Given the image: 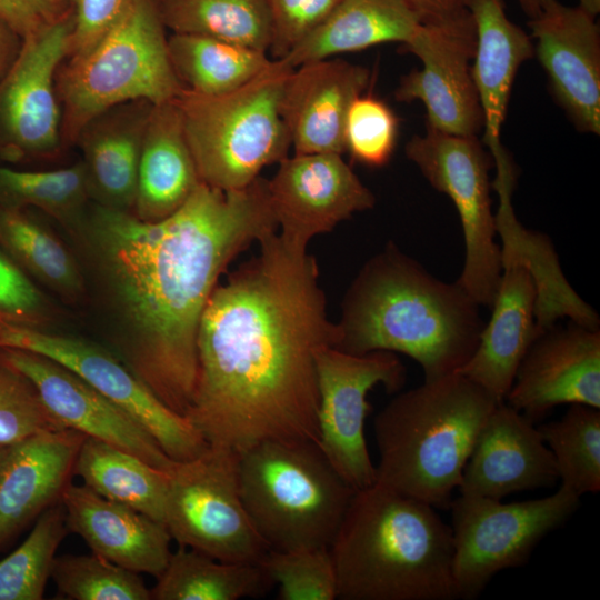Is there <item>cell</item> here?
<instances>
[{"label": "cell", "instance_id": "cell-25", "mask_svg": "<svg viewBox=\"0 0 600 600\" xmlns=\"http://www.w3.org/2000/svg\"><path fill=\"white\" fill-rule=\"evenodd\" d=\"M536 306L537 288L529 270L503 268L491 317L474 352L458 371L499 402L504 401L521 360L539 334Z\"/></svg>", "mask_w": 600, "mask_h": 600}, {"label": "cell", "instance_id": "cell-17", "mask_svg": "<svg viewBox=\"0 0 600 600\" xmlns=\"http://www.w3.org/2000/svg\"><path fill=\"white\" fill-rule=\"evenodd\" d=\"M504 402L533 422L560 404L600 409V329L569 320L542 330L521 360Z\"/></svg>", "mask_w": 600, "mask_h": 600}, {"label": "cell", "instance_id": "cell-2", "mask_svg": "<svg viewBox=\"0 0 600 600\" xmlns=\"http://www.w3.org/2000/svg\"><path fill=\"white\" fill-rule=\"evenodd\" d=\"M259 244L204 308L186 414L208 444L238 452L269 439L318 443L316 352L337 340L316 259L278 232Z\"/></svg>", "mask_w": 600, "mask_h": 600}, {"label": "cell", "instance_id": "cell-6", "mask_svg": "<svg viewBox=\"0 0 600 600\" xmlns=\"http://www.w3.org/2000/svg\"><path fill=\"white\" fill-rule=\"evenodd\" d=\"M246 510L272 550L329 548L353 490L317 442L269 439L239 452Z\"/></svg>", "mask_w": 600, "mask_h": 600}, {"label": "cell", "instance_id": "cell-3", "mask_svg": "<svg viewBox=\"0 0 600 600\" xmlns=\"http://www.w3.org/2000/svg\"><path fill=\"white\" fill-rule=\"evenodd\" d=\"M479 304L389 241L361 267L342 302L333 348L351 354L403 353L424 381L458 372L484 326Z\"/></svg>", "mask_w": 600, "mask_h": 600}, {"label": "cell", "instance_id": "cell-22", "mask_svg": "<svg viewBox=\"0 0 600 600\" xmlns=\"http://www.w3.org/2000/svg\"><path fill=\"white\" fill-rule=\"evenodd\" d=\"M86 436L48 430L4 448L0 461V550L60 501Z\"/></svg>", "mask_w": 600, "mask_h": 600}, {"label": "cell", "instance_id": "cell-26", "mask_svg": "<svg viewBox=\"0 0 600 600\" xmlns=\"http://www.w3.org/2000/svg\"><path fill=\"white\" fill-rule=\"evenodd\" d=\"M152 104L131 101L94 117L80 132L90 199L96 204L131 211L137 191L143 132Z\"/></svg>", "mask_w": 600, "mask_h": 600}, {"label": "cell", "instance_id": "cell-29", "mask_svg": "<svg viewBox=\"0 0 600 600\" xmlns=\"http://www.w3.org/2000/svg\"><path fill=\"white\" fill-rule=\"evenodd\" d=\"M74 474L101 497L163 523L168 470L156 468L104 441L86 437L76 459Z\"/></svg>", "mask_w": 600, "mask_h": 600}, {"label": "cell", "instance_id": "cell-24", "mask_svg": "<svg viewBox=\"0 0 600 600\" xmlns=\"http://www.w3.org/2000/svg\"><path fill=\"white\" fill-rule=\"evenodd\" d=\"M476 27L471 67L483 118V143L497 170L511 166L500 141L511 88L520 66L534 54L531 37L506 14L503 0H467Z\"/></svg>", "mask_w": 600, "mask_h": 600}, {"label": "cell", "instance_id": "cell-44", "mask_svg": "<svg viewBox=\"0 0 600 600\" xmlns=\"http://www.w3.org/2000/svg\"><path fill=\"white\" fill-rule=\"evenodd\" d=\"M422 22L437 20L466 9L467 0H407Z\"/></svg>", "mask_w": 600, "mask_h": 600}, {"label": "cell", "instance_id": "cell-39", "mask_svg": "<svg viewBox=\"0 0 600 600\" xmlns=\"http://www.w3.org/2000/svg\"><path fill=\"white\" fill-rule=\"evenodd\" d=\"M399 132V119L381 99L357 96L350 103L343 126L344 152L369 168H381L392 158Z\"/></svg>", "mask_w": 600, "mask_h": 600}, {"label": "cell", "instance_id": "cell-4", "mask_svg": "<svg viewBox=\"0 0 600 600\" xmlns=\"http://www.w3.org/2000/svg\"><path fill=\"white\" fill-rule=\"evenodd\" d=\"M341 600H453L452 533L432 506L374 482L329 547Z\"/></svg>", "mask_w": 600, "mask_h": 600}, {"label": "cell", "instance_id": "cell-45", "mask_svg": "<svg viewBox=\"0 0 600 600\" xmlns=\"http://www.w3.org/2000/svg\"><path fill=\"white\" fill-rule=\"evenodd\" d=\"M20 39L7 24L0 20V78L12 64L20 44Z\"/></svg>", "mask_w": 600, "mask_h": 600}, {"label": "cell", "instance_id": "cell-42", "mask_svg": "<svg viewBox=\"0 0 600 600\" xmlns=\"http://www.w3.org/2000/svg\"><path fill=\"white\" fill-rule=\"evenodd\" d=\"M340 0H268L272 59H281L309 36Z\"/></svg>", "mask_w": 600, "mask_h": 600}, {"label": "cell", "instance_id": "cell-48", "mask_svg": "<svg viewBox=\"0 0 600 600\" xmlns=\"http://www.w3.org/2000/svg\"><path fill=\"white\" fill-rule=\"evenodd\" d=\"M4 448H6V447L0 446V461H1L2 456H3V453H4Z\"/></svg>", "mask_w": 600, "mask_h": 600}, {"label": "cell", "instance_id": "cell-12", "mask_svg": "<svg viewBox=\"0 0 600 600\" xmlns=\"http://www.w3.org/2000/svg\"><path fill=\"white\" fill-rule=\"evenodd\" d=\"M316 369L318 446L353 490L367 488L376 482L364 434L368 393L378 384L388 392L400 390L406 368L393 352L351 354L327 346L316 352Z\"/></svg>", "mask_w": 600, "mask_h": 600}, {"label": "cell", "instance_id": "cell-14", "mask_svg": "<svg viewBox=\"0 0 600 600\" xmlns=\"http://www.w3.org/2000/svg\"><path fill=\"white\" fill-rule=\"evenodd\" d=\"M476 27L464 10L422 22L402 49L421 61V69L401 77L394 98L420 101L427 129L457 136H477L483 128L482 111L472 79Z\"/></svg>", "mask_w": 600, "mask_h": 600}, {"label": "cell", "instance_id": "cell-16", "mask_svg": "<svg viewBox=\"0 0 600 600\" xmlns=\"http://www.w3.org/2000/svg\"><path fill=\"white\" fill-rule=\"evenodd\" d=\"M268 193L279 238L294 252H306L314 236L376 203L372 191L339 153L288 156L268 180Z\"/></svg>", "mask_w": 600, "mask_h": 600}, {"label": "cell", "instance_id": "cell-23", "mask_svg": "<svg viewBox=\"0 0 600 600\" xmlns=\"http://www.w3.org/2000/svg\"><path fill=\"white\" fill-rule=\"evenodd\" d=\"M60 501L68 530L80 536L92 553L139 574H161L172 540L163 523L84 484L70 482Z\"/></svg>", "mask_w": 600, "mask_h": 600}, {"label": "cell", "instance_id": "cell-33", "mask_svg": "<svg viewBox=\"0 0 600 600\" xmlns=\"http://www.w3.org/2000/svg\"><path fill=\"white\" fill-rule=\"evenodd\" d=\"M166 28L220 38L268 52V0H159Z\"/></svg>", "mask_w": 600, "mask_h": 600}, {"label": "cell", "instance_id": "cell-13", "mask_svg": "<svg viewBox=\"0 0 600 600\" xmlns=\"http://www.w3.org/2000/svg\"><path fill=\"white\" fill-rule=\"evenodd\" d=\"M0 348L33 351L63 364L140 423L173 461L209 446L188 418L164 406L112 351L88 339L0 323Z\"/></svg>", "mask_w": 600, "mask_h": 600}, {"label": "cell", "instance_id": "cell-27", "mask_svg": "<svg viewBox=\"0 0 600 600\" xmlns=\"http://www.w3.org/2000/svg\"><path fill=\"white\" fill-rule=\"evenodd\" d=\"M201 179L174 102L152 104L143 132L132 213L158 221L176 212Z\"/></svg>", "mask_w": 600, "mask_h": 600}, {"label": "cell", "instance_id": "cell-37", "mask_svg": "<svg viewBox=\"0 0 600 600\" xmlns=\"http://www.w3.org/2000/svg\"><path fill=\"white\" fill-rule=\"evenodd\" d=\"M50 579L69 599L151 600V590L139 573L94 553L56 556Z\"/></svg>", "mask_w": 600, "mask_h": 600}, {"label": "cell", "instance_id": "cell-5", "mask_svg": "<svg viewBox=\"0 0 600 600\" xmlns=\"http://www.w3.org/2000/svg\"><path fill=\"white\" fill-rule=\"evenodd\" d=\"M498 403L459 372L399 393L373 421L376 482L449 509L478 434Z\"/></svg>", "mask_w": 600, "mask_h": 600}, {"label": "cell", "instance_id": "cell-40", "mask_svg": "<svg viewBox=\"0 0 600 600\" xmlns=\"http://www.w3.org/2000/svg\"><path fill=\"white\" fill-rule=\"evenodd\" d=\"M59 429L63 428L48 411L34 384L0 357V446Z\"/></svg>", "mask_w": 600, "mask_h": 600}, {"label": "cell", "instance_id": "cell-32", "mask_svg": "<svg viewBox=\"0 0 600 600\" xmlns=\"http://www.w3.org/2000/svg\"><path fill=\"white\" fill-rule=\"evenodd\" d=\"M271 583L259 563L220 561L179 546L150 590L151 600H239L262 594Z\"/></svg>", "mask_w": 600, "mask_h": 600}, {"label": "cell", "instance_id": "cell-30", "mask_svg": "<svg viewBox=\"0 0 600 600\" xmlns=\"http://www.w3.org/2000/svg\"><path fill=\"white\" fill-rule=\"evenodd\" d=\"M0 248L33 281L77 302L87 292L80 263L63 241L22 209L0 204Z\"/></svg>", "mask_w": 600, "mask_h": 600}, {"label": "cell", "instance_id": "cell-9", "mask_svg": "<svg viewBox=\"0 0 600 600\" xmlns=\"http://www.w3.org/2000/svg\"><path fill=\"white\" fill-rule=\"evenodd\" d=\"M239 452L209 444L168 470L163 523L178 546L226 562L259 563L269 547L243 504Z\"/></svg>", "mask_w": 600, "mask_h": 600}, {"label": "cell", "instance_id": "cell-10", "mask_svg": "<svg viewBox=\"0 0 600 600\" xmlns=\"http://www.w3.org/2000/svg\"><path fill=\"white\" fill-rule=\"evenodd\" d=\"M580 497L560 486L527 501L459 494L452 499V576L457 597L473 599L500 571L523 566L534 547L579 508Z\"/></svg>", "mask_w": 600, "mask_h": 600}, {"label": "cell", "instance_id": "cell-8", "mask_svg": "<svg viewBox=\"0 0 600 600\" xmlns=\"http://www.w3.org/2000/svg\"><path fill=\"white\" fill-rule=\"evenodd\" d=\"M290 71L272 59L230 92L204 96L182 89L174 102L202 182L224 191L241 189L288 157L291 141L280 99Z\"/></svg>", "mask_w": 600, "mask_h": 600}, {"label": "cell", "instance_id": "cell-18", "mask_svg": "<svg viewBox=\"0 0 600 600\" xmlns=\"http://www.w3.org/2000/svg\"><path fill=\"white\" fill-rule=\"evenodd\" d=\"M0 357L34 384L62 428L123 449L161 470L174 462L140 423L63 364L17 348H0Z\"/></svg>", "mask_w": 600, "mask_h": 600}, {"label": "cell", "instance_id": "cell-7", "mask_svg": "<svg viewBox=\"0 0 600 600\" xmlns=\"http://www.w3.org/2000/svg\"><path fill=\"white\" fill-rule=\"evenodd\" d=\"M159 0H124L120 14L86 52L59 68L56 88L63 141H77L98 114L131 101L159 104L183 89L172 68Z\"/></svg>", "mask_w": 600, "mask_h": 600}, {"label": "cell", "instance_id": "cell-20", "mask_svg": "<svg viewBox=\"0 0 600 600\" xmlns=\"http://www.w3.org/2000/svg\"><path fill=\"white\" fill-rule=\"evenodd\" d=\"M559 480L553 454L534 422L499 402L482 426L463 468L459 494L502 500Z\"/></svg>", "mask_w": 600, "mask_h": 600}, {"label": "cell", "instance_id": "cell-11", "mask_svg": "<svg viewBox=\"0 0 600 600\" xmlns=\"http://www.w3.org/2000/svg\"><path fill=\"white\" fill-rule=\"evenodd\" d=\"M406 156L427 181L454 204L464 240V262L458 283L479 306H491L502 274L496 242L489 170L493 159L477 136L427 129L406 144Z\"/></svg>", "mask_w": 600, "mask_h": 600}, {"label": "cell", "instance_id": "cell-47", "mask_svg": "<svg viewBox=\"0 0 600 600\" xmlns=\"http://www.w3.org/2000/svg\"><path fill=\"white\" fill-rule=\"evenodd\" d=\"M578 7L587 14L596 18L600 12V0H579Z\"/></svg>", "mask_w": 600, "mask_h": 600}, {"label": "cell", "instance_id": "cell-21", "mask_svg": "<svg viewBox=\"0 0 600 600\" xmlns=\"http://www.w3.org/2000/svg\"><path fill=\"white\" fill-rule=\"evenodd\" d=\"M369 81L367 68L334 57L291 69L283 84L280 113L293 152L343 154L348 108Z\"/></svg>", "mask_w": 600, "mask_h": 600}, {"label": "cell", "instance_id": "cell-34", "mask_svg": "<svg viewBox=\"0 0 600 600\" xmlns=\"http://www.w3.org/2000/svg\"><path fill=\"white\" fill-rule=\"evenodd\" d=\"M89 199L82 162L40 171L0 166V204L19 209L38 208L64 224L69 231L84 217Z\"/></svg>", "mask_w": 600, "mask_h": 600}, {"label": "cell", "instance_id": "cell-38", "mask_svg": "<svg viewBox=\"0 0 600 600\" xmlns=\"http://www.w3.org/2000/svg\"><path fill=\"white\" fill-rule=\"evenodd\" d=\"M259 566L278 584L279 600H334L338 597L329 548L270 549Z\"/></svg>", "mask_w": 600, "mask_h": 600}, {"label": "cell", "instance_id": "cell-41", "mask_svg": "<svg viewBox=\"0 0 600 600\" xmlns=\"http://www.w3.org/2000/svg\"><path fill=\"white\" fill-rule=\"evenodd\" d=\"M54 313L33 280L0 248V323L46 329Z\"/></svg>", "mask_w": 600, "mask_h": 600}, {"label": "cell", "instance_id": "cell-31", "mask_svg": "<svg viewBox=\"0 0 600 600\" xmlns=\"http://www.w3.org/2000/svg\"><path fill=\"white\" fill-rule=\"evenodd\" d=\"M168 52L183 88L204 96L242 87L272 61L266 51L197 33L173 32Z\"/></svg>", "mask_w": 600, "mask_h": 600}, {"label": "cell", "instance_id": "cell-28", "mask_svg": "<svg viewBox=\"0 0 600 600\" xmlns=\"http://www.w3.org/2000/svg\"><path fill=\"white\" fill-rule=\"evenodd\" d=\"M422 23L407 0H340L330 14L281 59L302 63L387 42H408Z\"/></svg>", "mask_w": 600, "mask_h": 600}, {"label": "cell", "instance_id": "cell-35", "mask_svg": "<svg viewBox=\"0 0 600 600\" xmlns=\"http://www.w3.org/2000/svg\"><path fill=\"white\" fill-rule=\"evenodd\" d=\"M561 486L581 497L600 490V409L570 404L560 420L538 427Z\"/></svg>", "mask_w": 600, "mask_h": 600}, {"label": "cell", "instance_id": "cell-36", "mask_svg": "<svg viewBox=\"0 0 600 600\" xmlns=\"http://www.w3.org/2000/svg\"><path fill=\"white\" fill-rule=\"evenodd\" d=\"M69 532L61 501L43 511L26 540L0 561V600H41L56 552Z\"/></svg>", "mask_w": 600, "mask_h": 600}, {"label": "cell", "instance_id": "cell-43", "mask_svg": "<svg viewBox=\"0 0 600 600\" xmlns=\"http://www.w3.org/2000/svg\"><path fill=\"white\" fill-rule=\"evenodd\" d=\"M71 14L66 0H0V20L20 39Z\"/></svg>", "mask_w": 600, "mask_h": 600}, {"label": "cell", "instance_id": "cell-1", "mask_svg": "<svg viewBox=\"0 0 600 600\" xmlns=\"http://www.w3.org/2000/svg\"><path fill=\"white\" fill-rule=\"evenodd\" d=\"M262 177L220 190L201 182L176 212L144 221L96 204L70 232L111 324L118 357L186 417L204 308L229 264L277 232Z\"/></svg>", "mask_w": 600, "mask_h": 600}, {"label": "cell", "instance_id": "cell-15", "mask_svg": "<svg viewBox=\"0 0 600 600\" xmlns=\"http://www.w3.org/2000/svg\"><path fill=\"white\" fill-rule=\"evenodd\" d=\"M71 14L27 38L0 78V150L10 159L41 158L60 147L61 109L56 88L68 56Z\"/></svg>", "mask_w": 600, "mask_h": 600}, {"label": "cell", "instance_id": "cell-19", "mask_svg": "<svg viewBox=\"0 0 600 600\" xmlns=\"http://www.w3.org/2000/svg\"><path fill=\"white\" fill-rule=\"evenodd\" d=\"M534 53L557 101L579 131L600 132V32L579 7L546 0L529 20Z\"/></svg>", "mask_w": 600, "mask_h": 600}, {"label": "cell", "instance_id": "cell-46", "mask_svg": "<svg viewBox=\"0 0 600 600\" xmlns=\"http://www.w3.org/2000/svg\"><path fill=\"white\" fill-rule=\"evenodd\" d=\"M522 11L530 18H534L541 11L546 0H517Z\"/></svg>", "mask_w": 600, "mask_h": 600}]
</instances>
